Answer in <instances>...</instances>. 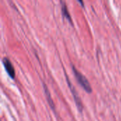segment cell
<instances>
[{"label":"cell","mask_w":121,"mask_h":121,"mask_svg":"<svg viewBox=\"0 0 121 121\" xmlns=\"http://www.w3.org/2000/svg\"><path fill=\"white\" fill-rule=\"evenodd\" d=\"M72 71L74 72V74L78 83L84 89V90L88 94L91 93L92 92V88L89 82L86 79V77L85 76H84L79 70H77V68L74 65H72Z\"/></svg>","instance_id":"6da1fadb"},{"label":"cell","mask_w":121,"mask_h":121,"mask_svg":"<svg viewBox=\"0 0 121 121\" xmlns=\"http://www.w3.org/2000/svg\"><path fill=\"white\" fill-rule=\"evenodd\" d=\"M66 77H67V84H68L69 87V89H70V90H71V92H72V95H73V97H74V101H75V104H76V105H77V106L79 111H82V110H83V105H82V101H81L79 96H78V94L77 93L75 88L72 86V84H71V82H70V81L69 80V78L67 77V75H66Z\"/></svg>","instance_id":"7a4b0ae2"},{"label":"cell","mask_w":121,"mask_h":121,"mask_svg":"<svg viewBox=\"0 0 121 121\" xmlns=\"http://www.w3.org/2000/svg\"><path fill=\"white\" fill-rule=\"evenodd\" d=\"M2 64L5 68V70L6 71L7 74H9V76L12 78V79H14L15 78V69H14V67L12 65V63L11 62V61L6 58V57H4L2 59Z\"/></svg>","instance_id":"3957f363"},{"label":"cell","mask_w":121,"mask_h":121,"mask_svg":"<svg viewBox=\"0 0 121 121\" xmlns=\"http://www.w3.org/2000/svg\"><path fill=\"white\" fill-rule=\"evenodd\" d=\"M61 5H62V15L65 18H66L67 20L69 21V22L72 23V18H71V16H70V14L69 13V11H68V9L65 4V3L64 1H61Z\"/></svg>","instance_id":"277c9868"},{"label":"cell","mask_w":121,"mask_h":121,"mask_svg":"<svg viewBox=\"0 0 121 121\" xmlns=\"http://www.w3.org/2000/svg\"><path fill=\"white\" fill-rule=\"evenodd\" d=\"M43 86H44L45 96H46V97H47V99H48V103H49L50 106L52 107V109H55V105H54V103H53V101H52V98H51V96H50V92H49V91H48L47 86H46L45 84H44Z\"/></svg>","instance_id":"5b68a950"}]
</instances>
